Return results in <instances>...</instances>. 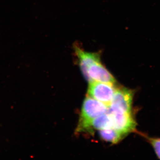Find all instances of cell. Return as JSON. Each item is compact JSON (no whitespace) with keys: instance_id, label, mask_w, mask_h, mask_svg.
<instances>
[{"instance_id":"1","label":"cell","mask_w":160,"mask_h":160,"mask_svg":"<svg viewBox=\"0 0 160 160\" xmlns=\"http://www.w3.org/2000/svg\"><path fill=\"white\" fill-rule=\"evenodd\" d=\"M109 107L97 100L87 97L83 102L77 131L82 129L93 119L108 112Z\"/></svg>"},{"instance_id":"2","label":"cell","mask_w":160,"mask_h":160,"mask_svg":"<svg viewBox=\"0 0 160 160\" xmlns=\"http://www.w3.org/2000/svg\"><path fill=\"white\" fill-rule=\"evenodd\" d=\"M117 88L113 84L92 81L89 82L88 96L109 107Z\"/></svg>"},{"instance_id":"3","label":"cell","mask_w":160,"mask_h":160,"mask_svg":"<svg viewBox=\"0 0 160 160\" xmlns=\"http://www.w3.org/2000/svg\"><path fill=\"white\" fill-rule=\"evenodd\" d=\"M134 92L124 87L117 88L108 110L123 112H132Z\"/></svg>"},{"instance_id":"4","label":"cell","mask_w":160,"mask_h":160,"mask_svg":"<svg viewBox=\"0 0 160 160\" xmlns=\"http://www.w3.org/2000/svg\"><path fill=\"white\" fill-rule=\"evenodd\" d=\"M112 121V128L126 136L136 131V122L132 112H123L108 110Z\"/></svg>"},{"instance_id":"5","label":"cell","mask_w":160,"mask_h":160,"mask_svg":"<svg viewBox=\"0 0 160 160\" xmlns=\"http://www.w3.org/2000/svg\"><path fill=\"white\" fill-rule=\"evenodd\" d=\"M110 128H113L112 119L110 114L107 112L92 120L78 132H92L94 129L100 130Z\"/></svg>"},{"instance_id":"6","label":"cell","mask_w":160,"mask_h":160,"mask_svg":"<svg viewBox=\"0 0 160 160\" xmlns=\"http://www.w3.org/2000/svg\"><path fill=\"white\" fill-rule=\"evenodd\" d=\"M100 138L108 142L116 144L119 142L125 136L113 128L99 130Z\"/></svg>"},{"instance_id":"7","label":"cell","mask_w":160,"mask_h":160,"mask_svg":"<svg viewBox=\"0 0 160 160\" xmlns=\"http://www.w3.org/2000/svg\"><path fill=\"white\" fill-rule=\"evenodd\" d=\"M140 134L150 143L153 147L158 157L160 159V138L149 137L143 133H140Z\"/></svg>"}]
</instances>
